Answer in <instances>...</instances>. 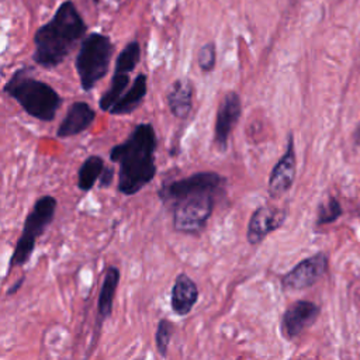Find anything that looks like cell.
<instances>
[{
	"label": "cell",
	"instance_id": "25",
	"mask_svg": "<svg viewBox=\"0 0 360 360\" xmlns=\"http://www.w3.org/2000/svg\"><path fill=\"white\" fill-rule=\"evenodd\" d=\"M91 1H93L94 4H98V3H100V0H91Z\"/></svg>",
	"mask_w": 360,
	"mask_h": 360
},
{
	"label": "cell",
	"instance_id": "9",
	"mask_svg": "<svg viewBox=\"0 0 360 360\" xmlns=\"http://www.w3.org/2000/svg\"><path fill=\"white\" fill-rule=\"evenodd\" d=\"M328 257L325 253L312 255L301 260L281 278V285L285 290H304L314 285L326 271Z\"/></svg>",
	"mask_w": 360,
	"mask_h": 360
},
{
	"label": "cell",
	"instance_id": "10",
	"mask_svg": "<svg viewBox=\"0 0 360 360\" xmlns=\"http://www.w3.org/2000/svg\"><path fill=\"white\" fill-rule=\"evenodd\" d=\"M285 219V211L273 205L257 207L248 222L246 239L250 245H259L269 233L278 229Z\"/></svg>",
	"mask_w": 360,
	"mask_h": 360
},
{
	"label": "cell",
	"instance_id": "4",
	"mask_svg": "<svg viewBox=\"0 0 360 360\" xmlns=\"http://www.w3.org/2000/svg\"><path fill=\"white\" fill-rule=\"evenodd\" d=\"M3 93L13 98L30 117L51 122L55 120L63 100L46 82L32 75L31 66H21L13 72L3 86Z\"/></svg>",
	"mask_w": 360,
	"mask_h": 360
},
{
	"label": "cell",
	"instance_id": "21",
	"mask_svg": "<svg viewBox=\"0 0 360 360\" xmlns=\"http://www.w3.org/2000/svg\"><path fill=\"white\" fill-rule=\"evenodd\" d=\"M197 63L202 73H211L217 65V45L214 41L204 44L197 55Z\"/></svg>",
	"mask_w": 360,
	"mask_h": 360
},
{
	"label": "cell",
	"instance_id": "5",
	"mask_svg": "<svg viewBox=\"0 0 360 360\" xmlns=\"http://www.w3.org/2000/svg\"><path fill=\"white\" fill-rule=\"evenodd\" d=\"M112 53L114 44L108 35L90 32L84 37L75 59V69L83 91L93 90L96 84L105 77Z\"/></svg>",
	"mask_w": 360,
	"mask_h": 360
},
{
	"label": "cell",
	"instance_id": "11",
	"mask_svg": "<svg viewBox=\"0 0 360 360\" xmlns=\"http://www.w3.org/2000/svg\"><path fill=\"white\" fill-rule=\"evenodd\" d=\"M321 312L319 305L312 301L300 300L291 304L281 316V330L287 339H294L311 326Z\"/></svg>",
	"mask_w": 360,
	"mask_h": 360
},
{
	"label": "cell",
	"instance_id": "19",
	"mask_svg": "<svg viewBox=\"0 0 360 360\" xmlns=\"http://www.w3.org/2000/svg\"><path fill=\"white\" fill-rule=\"evenodd\" d=\"M141 44L136 38L131 39L122 51L118 53L114 65V72H121V73H131L139 63L141 60Z\"/></svg>",
	"mask_w": 360,
	"mask_h": 360
},
{
	"label": "cell",
	"instance_id": "3",
	"mask_svg": "<svg viewBox=\"0 0 360 360\" xmlns=\"http://www.w3.org/2000/svg\"><path fill=\"white\" fill-rule=\"evenodd\" d=\"M87 35V24L72 0L59 4L52 18L32 37V60L44 69L59 66Z\"/></svg>",
	"mask_w": 360,
	"mask_h": 360
},
{
	"label": "cell",
	"instance_id": "7",
	"mask_svg": "<svg viewBox=\"0 0 360 360\" xmlns=\"http://www.w3.org/2000/svg\"><path fill=\"white\" fill-rule=\"evenodd\" d=\"M240 114H242L240 96L236 91L225 93L217 108L214 135H212V143L218 152L225 153L228 150L229 136L233 131V127L238 124Z\"/></svg>",
	"mask_w": 360,
	"mask_h": 360
},
{
	"label": "cell",
	"instance_id": "8",
	"mask_svg": "<svg viewBox=\"0 0 360 360\" xmlns=\"http://www.w3.org/2000/svg\"><path fill=\"white\" fill-rule=\"evenodd\" d=\"M295 173H297V158H295L294 136L292 134H288L285 152L273 166L269 176V183H267L269 195L271 198H278L284 195L294 184Z\"/></svg>",
	"mask_w": 360,
	"mask_h": 360
},
{
	"label": "cell",
	"instance_id": "12",
	"mask_svg": "<svg viewBox=\"0 0 360 360\" xmlns=\"http://www.w3.org/2000/svg\"><path fill=\"white\" fill-rule=\"evenodd\" d=\"M96 120V110L86 101H75L69 105L60 121L56 136L60 139L76 136L89 129Z\"/></svg>",
	"mask_w": 360,
	"mask_h": 360
},
{
	"label": "cell",
	"instance_id": "24",
	"mask_svg": "<svg viewBox=\"0 0 360 360\" xmlns=\"http://www.w3.org/2000/svg\"><path fill=\"white\" fill-rule=\"evenodd\" d=\"M21 284H22V278H20V280L15 283V285H14L13 288H10V290H8V294H13V292H14V291L21 285Z\"/></svg>",
	"mask_w": 360,
	"mask_h": 360
},
{
	"label": "cell",
	"instance_id": "15",
	"mask_svg": "<svg viewBox=\"0 0 360 360\" xmlns=\"http://www.w3.org/2000/svg\"><path fill=\"white\" fill-rule=\"evenodd\" d=\"M148 93V77L145 73H138L125 93L112 105L110 114L112 115H128L134 112L145 100Z\"/></svg>",
	"mask_w": 360,
	"mask_h": 360
},
{
	"label": "cell",
	"instance_id": "22",
	"mask_svg": "<svg viewBox=\"0 0 360 360\" xmlns=\"http://www.w3.org/2000/svg\"><path fill=\"white\" fill-rule=\"evenodd\" d=\"M342 215V207L340 202L330 197L326 202L321 204L319 211H318V218H316V224L318 225H326L330 224L333 221H336L339 217Z\"/></svg>",
	"mask_w": 360,
	"mask_h": 360
},
{
	"label": "cell",
	"instance_id": "13",
	"mask_svg": "<svg viewBox=\"0 0 360 360\" xmlns=\"http://www.w3.org/2000/svg\"><path fill=\"white\" fill-rule=\"evenodd\" d=\"M169 111L179 120H187L194 103V84L186 77L176 79L166 94Z\"/></svg>",
	"mask_w": 360,
	"mask_h": 360
},
{
	"label": "cell",
	"instance_id": "23",
	"mask_svg": "<svg viewBox=\"0 0 360 360\" xmlns=\"http://www.w3.org/2000/svg\"><path fill=\"white\" fill-rule=\"evenodd\" d=\"M112 180H114V167L105 166L101 176H100V180H98L100 187L101 188H108L112 184Z\"/></svg>",
	"mask_w": 360,
	"mask_h": 360
},
{
	"label": "cell",
	"instance_id": "14",
	"mask_svg": "<svg viewBox=\"0 0 360 360\" xmlns=\"http://www.w3.org/2000/svg\"><path fill=\"white\" fill-rule=\"evenodd\" d=\"M197 300H198V288L194 280L184 273L179 274L174 280V284L172 288V297H170L173 312L179 316H186L193 309Z\"/></svg>",
	"mask_w": 360,
	"mask_h": 360
},
{
	"label": "cell",
	"instance_id": "1",
	"mask_svg": "<svg viewBox=\"0 0 360 360\" xmlns=\"http://www.w3.org/2000/svg\"><path fill=\"white\" fill-rule=\"evenodd\" d=\"M226 179L212 170L163 183L158 190L159 200L172 210L177 232L198 233L214 211L217 197L225 191Z\"/></svg>",
	"mask_w": 360,
	"mask_h": 360
},
{
	"label": "cell",
	"instance_id": "26",
	"mask_svg": "<svg viewBox=\"0 0 360 360\" xmlns=\"http://www.w3.org/2000/svg\"><path fill=\"white\" fill-rule=\"evenodd\" d=\"M117 1H118V0H117Z\"/></svg>",
	"mask_w": 360,
	"mask_h": 360
},
{
	"label": "cell",
	"instance_id": "20",
	"mask_svg": "<svg viewBox=\"0 0 360 360\" xmlns=\"http://www.w3.org/2000/svg\"><path fill=\"white\" fill-rule=\"evenodd\" d=\"M173 330H174V326L169 319L163 318L158 322V328H156V333H155V342H156V349H158V352L162 357L167 356L169 345H170V340H172V336H173Z\"/></svg>",
	"mask_w": 360,
	"mask_h": 360
},
{
	"label": "cell",
	"instance_id": "2",
	"mask_svg": "<svg viewBox=\"0 0 360 360\" xmlns=\"http://www.w3.org/2000/svg\"><path fill=\"white\" fill-rule=\"evenodd\" d=\"M158 138L150 122H141L129 135L110 149V160L118 165L117 190L124 195H135L156 176L155 153Z\"/></svg>",
	"mask_w": 360,
	"mask_h": 360
},
{
	"label": "cell",
	"instance_id": "18",
	"mask_svg": "<svg viewBox=\"0 0 360 360\" xmlns=\"http://www.w3.org/2000/svg\"><path fill=\"white\" fill-rule=\"evenodd\" d=\"M129 73L114 72L108 89L101 94L98 100V107L104 112H110L112 105L120 100V97L129 87Z\"/></svg>",
	"mask_w": 360,
	"mask_h": 360
},
{
	"label": "cell",
	"instance_id": "16",
	"mask_svg": "<svg viewBox=\"0 0 360 360\" xmlns=\"http://www.w3.org/2000/svg\"><path fill=\"white\" fill-rule=\"evenodd\" d=\"M118 281H120V270L114 266L108 267L104 274V278L100 287L98 301H97L98 318L101 319V322L107 319L112 311V301L115 297Z\"/></svg>",
	"mask_w": 360,
	"mask_h": 360
},
{
	"label": "cell",
	"instance_id": "6",
	"mask_svg": "<svg viewBox=\"0 0 360 360\" xmlns=\"http://www.w3.org/2000/svg\"><path fill=\"white\" fill-rule=\"evenodd\" d=\"M58 201L55 197L46 194L41 195L32 205L31 211L25 217L22 232L15 243L14 252L10 259V269L22 266L31 257L37 239L45 232L55 217Z\"/></svg>",
	"mask_w": 360,
	"mask_h": 360
},
{
	"label": "cell",
	"instance_id": "17",
	"mask_svg": "<svg viewBox=\"0 0 360 360\" xmlns=\"http://www.w3.org/2000/svg\"><path fill=\"white\" fill-rule=\"evenodd\" d=\"M105 167L104 159L98 155L87 156L77 170V188L82 191H90L100 180V176Z\"/></svg>",
	"mask_w": 360,
	"mask_h": 360
}]
</instances>
